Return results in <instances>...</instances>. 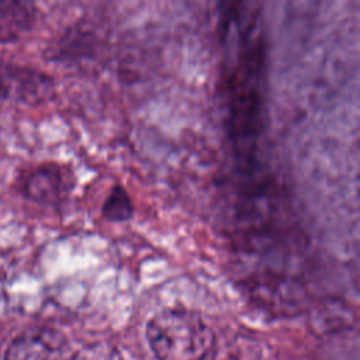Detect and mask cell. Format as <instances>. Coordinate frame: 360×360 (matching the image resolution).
Segmentation results:
<instances>
[{"label":"cell","mask_w":360,"mask_h":360,"mask_svg":"<svg viewBox=\"0 0 360 360\" xmlns=\"http://www.w3.org/2000/svg\"><path fill=\"white\" fill-rule=\"evenodd\" d=\"M75 186L70 169L59 163H42L21 179V193L31 201L56 205L66 200Z\"/></svg>","instance_id":"3957f363"},{"label":"cell","mask_w":360,"mask_h":360,"mask_svg":"<svg viewBox=\"0 0 360 360\" xmlns=\"http://www.w3.org/2000/svg\"><path fill=\"white\" fill-rule=\"evenodd\" d=\"M37 7L31 1L0 0V44L14 42L31 31Z\"/></svg>","instance_id":"5b68a950"},{"label":"cell","mask_w":360,"mask_h":360,"mask_svg":"<svg viewBox=\"0 0 360 360\" xmlns=\"http://www.w3.org/2000/svg\"><path fill=\"white\" fill-rule=\"evenodd\" d=\"M55 93L53 77L48 73L0 58V100L39 104Z\"/></svg>","instance_id":"7a4b0ae2"},{"label":"cell","mask_w":360,"mask_h":360,"mask_svg":"<svg viewBox=\"0 0 360 360\" xmlns=\"http://www.w3.org/2000/svg\"><path fill=\"white\" fill-rule=\"evenodd\" d=\"M63 360H124L121 353L110 345L105 343H96V345H87Z\"/></svg>","instance_id":"52a82bcc"},{"label":"cell","mask_w":360,"mask_h":360,"mask_svg":"<svg viewBox=\"0 0 360 360\" xmlns=\"http://www.w3.org/2000/svg\"><path fill=\"white\" fill-rule=\"evenodd\" d=\"M62 346V338L56 330L35 329L15 336L8 345L4 360H49Z\"/></svg>","instance_id":"277c9868"},{"label":"cell","mask_w":360,"mask_h":360,"mask_svg":"<svg viewBox=\"0 0 360 360\" xmlns=\"http://www.w3.org/2000/svg\"><path fill=\"white\" fill-rule=\"evenodd\" d=\"M146 339L158 360H212L217 338L197 311L170 307L146 323Z\"/></svg>","instance_id":"6da1fadb"},{"label":"cell","mask_w":360,"mask_h":360,"mask_svg":"<svg viewBox=\"0 0 360 360\" xmlns=\"http://www.w3.org/2000/svg\"><path fill=\"white\" fill-rule=\"evenodd\" d=\"M101 217L112 224H122L134 217L135 208L128 190L117 183L114 184L101 204Z\"/></svg>","instance_id":"8992f818"}]
</instances>
